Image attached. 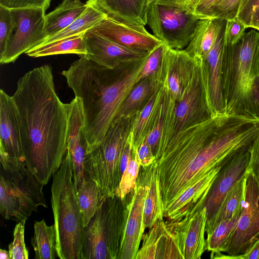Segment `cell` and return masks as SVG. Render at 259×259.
Wrapping results in <instances>:
<instances>
[{
  "label": "cell",
  "instance_id": "45",
  "mask_svg": "<svg viewBox=\"0 0 259 259\" xmlns=\"http://www.w3.org/2000/svg\"><path fill=\"white\" fill-rule=\"evenodd\" d=\"M259 7V0H246L240 7L237 18L249 27L252 15Z\"/></svg>",
  "mask_w": 259,
  "mask_h": 259
},
{
  "label": "cell",
  "instance_id": "7",
  "mask_svg": "<svg viewBox=\"0 0 259 259\" xmlns=\"http://www.w3.org/2000/svg\"><path fill=\"white\" fill-rule=\"evenodd\" d=\"M130 193L124 198L107 196L84 227L81 259H118Z\"/></svg>",
  "mask_w": 259,
  "mask_h": 259
},
{
  "label": "cell",
  "instance_id": "17",
  "mask_svg": "<svg viewBox=\"0 0 259 259\" xmlns=\"http://www.w3.org/2000/svg\"><path fill=\"white\" fill-rule=\"evenodd\" d=\"M222 167L212 169L173 200L164 208L165 222L178 223L201 209L204 206L211 185Z\"/></svg>",
  "mask_w": 259,
  "mask_h": 259
},
{
  "label": "cell",
  "instance_id": "49",
  "mask_svg": "<svg viewBox=\"0 0 259 259\" xmlns=\"http://www.w3.org/2000/svg\"><path fill=\"white\" fill-rule=\"evenodd\" d=\"M249 27L256 30L259 28V7L255 10L252 15Z\"/></svg>",
  "mask_w": 259,
  "mask_h": 259
},
{
  "label": "cell",
  "instance_id": "13",
  "mask_svg": "<svg viewBox=\"0 0 259 259\" xmlns=\"http://www.w3.org/2000/svg\"><path fill=\"white\" fill-rule=\"evenodd\" d=\"M84 39L85 57L110 69L134 65L149 53L127 48L89 31L85 32Z\"/></svg>",
  "mask_w": 259,
  "mask_h": 259
},
{
  "label": "cell",
  "instance_id": "15",
  "mask_svg": "<svg viewBox=\"0 0 259 259\" xmlns=\"http://www.w3.org/2000/svg\"><path fill=\"white\" fill-rule=\"evenodd\" d=\"M67 117V150L72 159L74 180L76 191L84 179V162L88 142L85 122L80 100L74 98L66 104Z\"/></svg>",
  "mask_w": 259,
  "mask_h": 259
},
{
  "label": "cell",
  "instance_id": "50",
  "mask_svg": "<svg viewBox=\"0 0 259 259\" xmlns=\"http://www.w3.org/2000/svg\"><path fill=\"white\" fill-rule=\"evenodd\" d=\"M0 258L1 259H10L9 250L5 249H0Z\"/></svg>",
  "mask_w": 259,
  "mask_h": 259
},
{
  "label": "cell",
  "instance_id": "46",
  "mask_svg": "<svg viewBox=\"0 0 259 259\" xmlns=\"http://www.w3.org/2000/svg\"><path fill=\"white\" fill-rule=\"evenodd\" d=\"M249 112L250 116L259 118V76L255 78L250 90Z\"/></svg>",
  "mask_w": 259,
  "mask_h": 259
},
{
  "label": "cell",
  "instance_id": "40",
  "mask_svg": "<svg viewBox=\"0 0 259 259\" xmlns=\"http://www.w3.org/2000/svg\"><path fill=\"white\" fill-rule=\"evenodd\" d=\"M164 44L162 43L148 54L140 74V80L155 75L161 62Z\"/></svg>",
  "mask_w": 259,
  "mask_h": 259
},
{
  "label": "cell",
  "instance_id": "54",
  "mask_svg": "<svg viewBox=\"0 0 259 259\" xmlns=\"http://www.w3.org/2000/svg\"><path fill=\"white\" fill-rule=\"evenodd\" d=\"M257 30H258V31H259V28L257 29Z\"/></svg>",
  "mask_w": 259,
  "mask_h": 259
},
{
  "label": "cell",
  "instance_id": "21",
  "mask_svg": "<svg viewBox=\"0 0 259 259\" xmlns=\"http://www.w3.org/2000/svg\"><path fill=\"white\" fill-rule=\"evenodd\" d=\"M149 229L143 235L135 259H184L178 239L164 220Z\"/></svg>",
  "mask_w": 259,
  "mask_h": 259
},
{
  "label": "cell",
  "instance_id": "8",
  "mask_svg": "<svg viewBox=\"0 0 259 259\" xmlns=\"http://www.w3.org/2000/svg\"><path fill=\"white\" fill-rule=\"evenodd\" d=\"M135 116L117 117L103 142L85 156L84 176L95 181L106 196L114 194L119 184L121 159Z\"/></svg>",
  "mask_w": 259,
  "mask_h": 259
},
{
  "label": "cell",
  "instance_id": "23",
  "mask_svg": "<svg viewBox=\"0 0 259 259\" xmlns=\"http://www.w3.org/2000/svg\"><path fill=\"white\" fill-rule=\"evenodd\" d=\"M138 177L148 186L143 220L145 229H150L158 220L164 219V207L155 162L147 167L140 166Z\"/></svg>",
  "mask_w": 259,
  "mask_h": 259
},
{
  "label": "cell",
  "instance_id": "42",
  "mask_svg": "<svg viewBox=\"0 0 259 259\" xmlns=\"http://www.w3.org/2000/svg\"><path fill=\"white\" fill-rule=\"evenodd\" d=\"M248 151L249 159L247 171L253 176L259 191V135L250 145Z\"/></svg>",
  "mask_w": 259,
  "mask_h": 259
},
{
  "label": "cell",
  "instance_id": "53",
  "mask_svg": "<svg viewBox=\"0 0 259 259\" xmlns=\"http://www.w3.org/2000/svg\"><path fill=\"white\" fill-rule=\"evenodd\" d=\"M89 1H90L91 2H92V3L95 4V3H97L100 0H89Z\"/></svg>",
  "mask_w": 259,
  "mask_h": 259
},
{
  "label": "cell",
  "instance_id": "29",
  "mask_svg": "<svg viewBox=\"0 0 259 259\" xmlns=\"http://www.w3.org/2000/svg\"><path fill=\"white\" fill-rule=\"evenodd\" d=\"M161 84V83L156 76V73L141 79L128 95L117 117H128L136 115Z\"/></svg>",
  "mask_w": 259,
  "mask_h": 259
},
{
  "label": "cell",
  "instance_id": "18",
  "mask_svg": "<svg viewBox=\"0 0 259 259\" xmlns=\"http://www.w3.org/2000/svg\"><path fill=\"white\" fill-rule=\"evenodd\" d=\"M207 220V210L204 206L189 218L178 223L165 222L178 239L184 259L201 258L205 250L204 235Z\"/></svg>",
  "mask_w": 259,
  "mask_h": 259
},
{
  "label": "cell",
  "instance_id": "19",
  "mask_svg": "<svg viewBox=\"0 0 259 259\" xmlns=\"http://www.w3.org/2000/svg\"><path fill=\"white\" fill-rule=\"evenodd\" d=\"M0 153L24 160L19 112L12 96L0 91Z\"/></svg>",
  "mask_w": 259,
  "mask_h": 259
},
{
  "label": "cell",
  "instance_id": "3",
  "mask_svg": "<svg viewBox=\"0 0 259 259\" xmlns=\"http://www.w3.org/2000/svg\"><path fill=\"white\" fill-rule=\"evenodd\" d=\"M120 68L110 69L85 56L61 74L81 103L88 142L87 154L103 142L126 98V79Z\"/></svg>",
  "mask_w": 259,
  "mask_h": 259
},
{
  "label": "cell",
  "instance_id": "27",
  "mask_svg": "<svg viewBox=\"0 0 259 259\" xmlns=\"http://www.w3.org/2000/svg\"><path fill=\"white\" fill-rule=\"evenodd\" d=\"M162 95L163 88L161 84L136 115L131 130L134 149H137L150 130L159 110Z\"/></svg>",
  "mask_w": 259,
  "mask_h": 259
},
{
  "label": "cell",
  "instance_id": "47",
  "mask_svg": "<svg viewBox=\"0 0 259 259\" xmlns=\"http://www.w3.org/2000/svg\"><path fill=\"white\" fill-rule=\"evenodd\" d=\"M220 0H198L193 7L194 14L201 18H208V14L213 6Z\"/></svg>",
  "mask_w": 259,
  "mask_h": 259
},
{
  "label": "cell",
  "instance_id": "51",
  "mask_svg": "<svg viewBox=\"0 0 259 259\" xmlns=\"http://www.w3.org/2000/svg\"><path fill=\"white\" fill-rule=\"evenodd\" d=\"M188 4H189L192 7H194L198 0H185Z\"/></svg>",
  "mask_w": 259,
  "mask_h": 259
},
{
  "label": "cell",
  "instance_id": "20",
  "mask_svg": "<svg viewBox=\"0 0 259 259\" xmlns=\"http://www.w3.org/2000/svg\"><path fill=\"white\" fill-rule=\"evenodd\" d=\"M248 148L233 157L219 171L204 203L207 220L215 214L228 192L246 174L249 159Z\"/></svg>",
  "mask_w": 259,
  "mask_h": 259
},
{
  "label": "cell",
  "instance_id": "36",
  "mask_svg": "<svg viewBox=\"0 0 259 259\" xmlns=\"http://www.w3.org/2000/svg\"><path fill=\"white\" fill-rule=\"evenodd\" d=\"M16 27L11 9L0 5V57L4 53Z\"/></svg>",
  "mask_w": 259,
  "mask_h": 259
},
{
  "label": "cell",
  "instance_id": "52",
  "mask_svg": "<svg viewBox=\"0 0 259 259\" xmlns=\"http://www.w3.org/2000/svg\"><path fill=\"white\" fill-rule=\"evenodd\" d=\"M155 0H147V4L149 6L150 4L154 2Z\"/></svg>",
  "mask_w": 259,
  "mask_h": 259
},
{
  "label": "cell",
  "instance_id": "2",
  "mask_svg": "<svg viewBox=\"0 0 259 259\" xmlns=\"http://www.w3.org/2000/svg\"><path fill=\"white\" fill-rule=\"evenodd\" d=\"M227 114H216L178 134L155 155L164 208L212 169L221 167L237 153L232 136L216 130Z\"/></svg>",
  "mask_w": 259,
  "mask_h": 259
},
{
  "label": "cell",
  "instance_id": "24",
  "mask_svg": "<svg viewBox=\"0 0 259 259\" xmlns=\"http://www.w3.org/2000/svg\"><path fill=\"white\" fill-rule=\"evenodd\" d=\"M94 4L108 17L121 23L143 26L147 24V0H100Z\"/></svg>",
  "mask_w": 259,
  "mask_h": 259
},
{
  "label": "cell",
  "instance_id": "10",
  "mask_svg": "<svg viewBox=\"0 0 259 259\" xmlns=\"http://www.w3.org/2000/svg\"><path fill=\"white\" fill-rule=\"evenodd\" d=\"M194 57L191 75L176 108L174 132L169 142L188 127L214 115L209 102L206 63L202 57Z\"/></svg>",
  "mask_w": 259,
  "mask_h": 259
},
{
  "label": "cell",
  "instance_id": "34",
  "mask_svg": "<svg viewBox=\"0 0 259 259\" xmlns=\"http://www.w3.org/2000/svg\"><path fill=\"white\" fill-rule=\"evenodd\" d=\"M221 222L205 239V250L211 252L210 258L220 253L235 229L240 214Z\"/></svg>",
  "mask_w": 259,
  "mask_h": 259
},
{
  "label": "cell",
  "instance_id": "38",
  "mask_svg": "<svg viewBox=\"0 0 259 259\" xmlns=\"http://www.w3.org/2000/svg\"><path fill=\"white\" fill-rule=\"evenodd\" d=\"M246 0H220L210 10L208 18L231 20L237 17L239 10Z\"/></svg>",
  "mask_w": 259,
  "mask_h": 259
},
{
  "label": "cell",
  "instance_id": "44",
  "mask_svg": "<svg viewBox=\"0 0 259 259\" xmlns=\"http://www.w3.org/2000/svg\"><path fill=\"white\" fill-rule=\"evenodd\" d=\"M134 151L135 158L140 166L147 167L155 160V155L145 138L137 149L134 148Z\"/></svg>",
  "mask_w": 259,
  "mask_h": 259
},
{
  "label": "cell",
  "instance_id": "35",
  "mask_svg": "<svg viewBox=\"0 0 259 259\" xmlns=\"http://www.w3.org/2000/svg\"><path fill=\"white\" fill-rule=\"evenodd\" d=\"M140 167L134 151V157L122 174L119 184L114 194L124 198L133 191L136 185Z\"/></svg>",
  "mask_w": 259,
  "mask_h": 259
},
{
  "label": "cell",
  "instance_id": "48",
  "mask_svg": "<svg viewBox=\"0 0 259 259\" xmlns=\"http://www.w3.org/2000/svg\"><path fill=\"white\" fill-rule=\"evenodd\" d=\"M238 259H259V238Z\"/></svg>",
  "mask_w": 259,
  "mask_h": 259
},
{
  "label": "cell",
  "instance_id": "41",
  "mask_svg": "<svg viewBox=\"0 0 259 259\" xmlns=\"http://www.w3.org/2000/svg\"><path fill=\"white\" fill-rule=\"evenodd\" d=\"M247 28V26L237 18L226 20L225 43L231 45L236 43L245 33Z\"/></svg>",
  "mask_w": 259,
  "mask_h": 259
},
{
  "label": "cell",
  "instance_id": "30",
  "mask_svg": "<svg viewBox=\"0 0 259 259\" xmlns=\"http://www.w3.org/2000/svg\"><path fill=\"white\" fill-rule=\"evenodd\" d=\"M82 33L46 44L39 45L25 54L37 58L55 55L73 54L80 57L87 55L86 46Z\"/></svg>",
  "mask_w": 259,
  "mask_h": 259
},
{
  "label": "cell",
  "instance_id": "33",
  "mask_svg": "<svg viewBox=\"0 0 259 259\" xmlns=\"http://www.w3.org/2000/svg\"><path fill=\"white\" fill-rule=\"evenodd\" d=\"M31 243L35 259H54L58 257L54 225L49 226L44 220L36 221Z\"/></svg>",
  "mask_w": 259,
  "mask_h": 259
},
{
  "label": "cell",
  "instance_id": "26",
  "mask_svg": "<svg viewBox=\"0 0 259 259\" xmlns=\"http://www.w3.org/2000/svg\"><path fill=\"white\" fill-rule=\"evenodd\" d=\"M88 3L81 0H63L45 16V30L48 38L64 29L85 11Z\"/></svg>",
  "mask_w": 259,
  "mask_h": 259
},
{
  "label": "cell",
  "instance_id": "28",
  "mask_svg": "<svg viewBox=\"0 0 259 259\" xmlns=\"http://www.w3.org/2000/svg\"><path fill=\"white\" fill-rule=\"evenodd\" d=\"M246 172L228 192L215 214L207 220L205 232L209 234L222 221L230 219L242 211Z\"/></svg>",
  "mask_w": 259,
  "mask_h": 259
},
{
  "label": "cell",
  "instance_id": "43",
  "mask_svg": "<svg viewBox=\"0 0 259 259\" xmlns=\"http://www.w3.org/2000/svg\"><path fill=\"white\" fill-rule=\"evenodd\" d=\"M51 0H0V5L9 9L40 8L46 11L50 7Z\"/></svg>",
  "mask_w": 259,
  "mask_h": 259
},
{
  "label": "cell",
  "instance_id": "12",
  "mask_svg": "<svg viewBox=\"0 0 259 259\" xmlns=\"http://www.w3.org/2000/svg\"><path fill=\"white\" fill-rule=\"evenodd\" d=\"M16 27L4 54L1 64L14 62L23 53L43 43L48 38L45 30L46 10L40 8L11 9Z\"/></svg>",
  "mask_w": 259,
  "mask_h": 259
},
{
  "label": "cell",
  "instance_id": "4",
  "mask_svg": "<svg viewBox=\"0 0 259 259\" xmlns=\"http://www.w3.org/2000/svg\"><path fill=\"white\" fill-rule=\"evenodd\" d=\"M51 194L57 256L61 259H81L84 227L77 200L72 159L67 150L53 176Z\"/></svg>",
  "mask_w": 259,
  "mask_h": 259
},
{
  "label": "cell",
  "instance_id": "31",
  "mask_svg": "<svg viewBox=\"0 0 259 259\" xmlns=\"http://www.w3.org/2000/svg\"><path fill=\"white\" fill-rule=\"evenodd\" d=\"M76 194L83 225L85 227L107 196L97 183L87 176H84L81 185L76 191Z\"/></svg>",
  "mask_w": 259,
  "mask_h": 259
},
{
  "label": "cell",
  "instance_id": "14",
  "mask_svg": "<svg viewBox=\"0 0 259 259\" xmlns=\"http://www.w3.org/2000/svg\"><path fill=\"white\" fill-rule=\"evenodd\" d=\"M148 186L138 176L130 193L127 215L118 259H135L145 228L143 214Z\"/></svg>",
  "mask_w": 259,
  "mask_h": 259
},
{
  "label": "cell",
  "instance_id": "11",
  "mask_svg": "<svg viewBox=\"0 0 259 259\" xmlns=\"http://www.w3.org/2000/svg\"><path fill=\"white\" fill-rule=\"evenodd\" d=\"M259 238V191L252 175L247 171L242 211L229 240L214 258L238 259Z\"/></svg>",
  "mask_w": 259,
  "mask_h": 259
},
{
  "label": "cell",
  "instance_id": "5",
  "mask_svg": "<svg viewBox=\"0 0 259 259\" xmlns=\"http://www.w3.org/2000/svg\"><path fill=\"white\" fill-rule=\"evenodd\" d=\"M258 76L259 31L253 29L234 44L225 45L222 84L226 114L250 116V92Z\"/></svg>",
  "mask_w": 259,
  "mask_h": 259
},
{
  "label": "cell",
  "instance_id": "22",
  "mask_svg": "<svg viewBox=\"0 0 259 259\" xmlns=\"http://www.w3.org/2000/svg\"><path fill=\"white\" fill-rule=\"evenodd\" d=\"M226 20L207 54L202 58L206 65L209 105L213 115L226 114L223 91L222 62L225 45Z\"/></svg>",
  "mask_w": 259,
  "mask_h": 259
},
{
  "label": "cell",
  "instance_id": "37",
  "mask_svg": "<svg viewBox=\"0 0 259 259\" xmlns=\"http://www.w3.org/2000/svg\"><path fill=\"white\" fill-rule=\"evenodd\" d=\"M26 220L19 222L13 231V241L8 245L10 259H28V251L24 240Z\"/></svg>",
  "mask_w": 259,
  "mask_h": 259
},
{
  "label": "cell",
  "instance_id": "25",
  "mask_svg": "<svg viewBox=\"0 0 259 259\" xmlns=\"http://www.w3.org/2000/svg\"><path fill=\"white\" fill-rule=\"evenodd\" d=\"M226 20L217 18L200 19L192 38L184 49L193 57L203 58L212 47Z\"/></svg>",
  "mask_w": 259,
  "mask_h": 259
},
{
  "label": "cell",
  "instance_id": "6",
  "mask_svg": "<svg viewBox=\"0 0 259 259\" xmlns=\"http://www.w3.org/2000/svg\"><path fill=\"white\" fill-rule=\"evenodd\" d=\"M0 213L6 220H27L41 206L47 207L45 185L26 166L24 161L0 153Z\"/></svg>",
  "mask_w": 259,
  "mask_h": 259
},
{
  "label": "cell",
  "instance_id": "32",
  "mask_svg": "<svg viewBox=\"0 0 259 259\" xmlns=\"http://www.w3.org/2000/svg\"><path fill=\"white\" fill-rule=\"evenodd\" d=\"M87 2L88 6L79 18L63 30L47 38L41 44L50 43L76 34L85 33L108 16L96 5L89 1Z\"/></svg>",
  "mask_w": 259,
  "mask_h": 259
},
{
  "label": "cell",
  "instance_id": "39",
  "mask_svg": "<svg viewBox=\"0 0 259 259\" xmlns=\"http://www.w3.org/2000/svg\"><path fill=\"white\" fill-rule=\"evenodd\" d=\"M162 97L155 120L150 130L145 137L154 155L156 154L162 135L163 126L164 104Z\"/></svg>",
  "mask_w": 259,
  "mask_h": 259
},
{
  "label": "cell",
  "instance_id": "16",
  "mask_svg": "<svg viewBox=\"0 0 259 259\" xmlns=\"http://www.w3.org/2000/svg\"><path fill=\"white\" fill-rule=\"evenodd\" d=\"M88 31L127 48L146 52H151L163 43L149 33L145 26L126 24L108 16Z\"/></svg>",
  "mask_w": 259,
  "mask_h": 259
},
{
  "label": "cell",
  "instance_id": "1",
  "mask_svg": "<svg viewBox=\"0 0 259 259\" xmlns=\"http://www.w3.org/2000/svg\"><path fill=\"white\" fill-rule=\"evenodd\" d=\"M12 97L19 114L24 161L45 185L67 151L66 103L56 92L52 67L45 65L26 73Z\"/></svg>",
  "mask_w": 259,
  "mask_h": 259
},
{
  "label": "cell",
  "instance_id": "9",
  "mask_svg": "<svg viewBox=\"0 0 259 259\" xmlns=\"http://www.w3.org/2000/svg\"><path fill=\"white\" fill-rule=\"evenodd\" d=\"M185 0H155L147 9V24L153 34L166 46L183 50L188 45L198 21Z\"/></svg>",
  "mask_w": 259,
  "mask_h": 259
},
{
  "label": "cell",
  "instance_id": "55",
  "mask_svg": "<svg viewBox=\"0 0 259 259\" xmlns=\"http://www.w3.org/2000/svg\"><path fill=\"white\" fill-rule=\"evenodd\" d=\"M88 1H89V0H88Z\"/></svg>",
  "mask_w": 259,
  "mask_h": 259
}]
</instances>
